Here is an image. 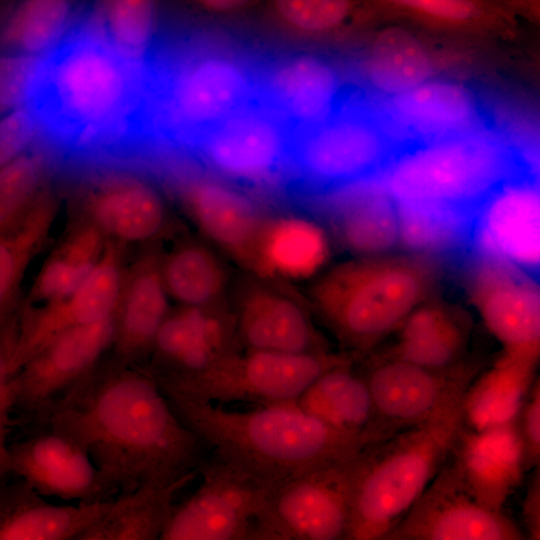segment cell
Returning a JSON list of instances; mask_svg holds the SVG:
<instances>
[{"label":"cell","instance_id":"1","mask_svg":"<svg viewBox=\"0 0 540 540\" xmlns=\"http://www.w3.org/2000/svg\"><path fill=\"white\" fill-rule=\"evenodd\" d=\"M41 424L76 441L116 495L198 475L208 458L204 442L138 366H97Z\"/></svg>","mask_w":540,"mask_h":540},{"label":"cell","instance_id":"2","mask_svg":"<svg viewBox=\"0 0 540 540\" xmlns=\"http://www.w3.org/2000/svg\"><path fill=\"white\" fill-rule=\"evenodd\" d=\"M26 105L39 136L74 157H117L148 138L144 63L120 53L88 8L39 56Z\"/></svg>","mask_w":540,"mask_h":540},{"label":"cell","instance_id":"3","mask_svg":"<svg viewBox=\"0 0 540 540\" xmlns=\"http://www.w3.org/2000/svg\"><path fill=\"white\" fill-rule=\"evenodd\" d=\"M165 396L214 455L274 488L315 468L348 461L364 447L296 403L240 411Z\"/></svg>","mask_w":540,"mask_h":540},{"label":"cell","instance_id":"4","mask_svg":"<svg viewBox=\"0 0 540 540\" xmlns=\"http://www.w3.org/2000/svg\"><path fill=\"white\" fill-rule=\"evenodd\" d=\"M443 257L407 252L361 256L318 280L312 301L353 360L393 334L442 277Z\"/></svg>","mask_w":540,"mask_h":540},{"label":"cell","instance_id":"5","mask_svg":"<svg viewBox=\"0 0 540 540\" xmlns=\"http://www.w3.org/2000/svg\"><path fill=\"white\" fill-rule=\"evenodd\" d=\"M150 138L186 148L201 132L257 98V74L226 48L183 41L144 62Z\"/></svg>","mask_w":540,"mask_h":540},{"label":"cell","instance_id":"6","mask_svg":"<svg viewBox=\"0 0 540 540\" xmlns=\"http://www.w3.org/2000/svg\"><path fill=\"white\" fill-rule=\"evenodd\" d=\"M461 407L368 444L353 458L346 540H383L402 520L449 458L464 426Z\"/></svg>","mask_w":540,"mask_h":540},{"label":"cell","instance_id":"7","mask_svg":"<svg viewBox=\"0 0 540 540\" xmlns=\"http://www.w3.org/2000/svg\"><path fill=\"white\" fill-rule=\"evenodd\" d=\"M530 172L502 139L469 130L400 145L378 178L396 202L477 213L497 187Z\"/></svg>","mask_w":540,"mask_h":540},{"label":"cell","instance_id":"8","mask_svg":"<svg viewBox=\"0 0 540 540\" xmlns=\"http://www.w3.org/2000/svg\"><path fill=\"white\" fill-rule=\"evenodd\" d=\"M345 364H353V359L345 353L292 354L236 349L202 371L154 379L165 395L221 405L263 406L296 403L320 375Z\"/></svg>","mask_w":540,"mask_h":540},{"label":"cell","instance_id":"9","mask_svg":"<svg viewBox=\"0 0 540 540\" xmlns=\"http://www.w3.org/2000/svg\"><path fill=\"white\" fill-rule=\"evenodd\" d=\"M399 146L371 112L342 103L325 120L293 131L288 171L308 190L329 193L378 177Z\"/></svg>","mask_w":540,"mask_h":540},{"label":"cell","instance_id":"10","mask_svg":"<svg viewBox=\"0 0 540 540\" xmlns=\"http://www.w3.org/2000/svg\"><path fill=\"white\" fill-rule=\"evenodd\" d=\"M196 489L174 503L160 540H252L257 516L274 487L212 454Z\"/></svg>","mask_w":540,"mask_h":540},{"label":"cell","instance_id":"11","mask_svg":"<svg viewBox=\"0 0 540 540\" xmlns=\"http://www.w3.org/2000/svg\"><path fill=\"white\" fill-rule=\"evenodd\" d=\"M353 458L321 466L276 486L252 540H346Z\"/></svg>","mask_w":540,"mask_h":540},{"label":"cell","instance_id":"12","mask_svg":"<svg viewBox=\"0 0 540 540\" xmlns=\"http://www.w3.org/2000/svg\"><path fill=\"white\" fill-rule=\"evenodd\" d=\"M361 375L372 398L379 441L459 406L477 368L465 362L453 369L433 370L377 358Z\"/></svg>","mask_w":540,"mask_h":540},{"label":"cell","instance_id":"13","mask_svg":"<svg viewBox=\"0 0 540 540\" xmlns=\"http://www.w3.org/2000/svg\"><path fill=\"white\" fill-rule=\"evenodd\" d=\"M292 135L291 126L256 98L201 132L186 148L224 175L260 182L288 170Z\"/></svg>","mask_w":540,"mask_h":540},{"label":"cell","instance_id":"14","mask_svg":"<svg viewBox=\"0 0 540 540\" xmlns=\"http://www.w3.org/2000/svg\"><path fill=\"white\" fill-rule=\"evenodd\" d=\"M114 316L60 334L29 360L10 381L12 411L38 423L77 384L87 377L110 350Z\"/></svg>","mask_w":540,"mask_h":540},{"label":"cell","instance_id":"15","mask_svg":"<svg viewBox=\"0 0 540 540\" xmlns=\"http://www.w3.org/2000/svg\"><path fill=\"white\" fill-rule=\"evenodd\" d=\"M525 536L504 512L485 507L470 493L449 457L383 540H522Z\"/></svg>","mask_w":540,"mask_h":540},{"label":"cell","instance_id":"16","mask_svg":"<svg viewBox=\"0 0 540 540\" xmlns=\"http://www.w3.org/2000/svg\"><path fill=\"white\" fill-rule=\"evenodd\" d=\"M467 291L504 351L539 354L540 293L535 276L505 259L473 251Z\"/></svg>","mask_w":540,"mask_h":540},{"label":"cell","instance_id":"17","mask_svg":"<svg viewBox=\"0 0 540 540\" xmlns=\"http://www.w3.org/2000/svg\"><path fill=\"white\" fill-rule=\"evenodd\" d=\"M121 244L109 241L82 282L65 298L41 306H20L11 370L65 331L115 315L124 281Z\"/></svg>","mask_w":540,"mask_h":540},{"label":"cell","instance_id":"18","mask_svg":"<svg viewBox=\"0 0 540 540\" xmlns=\"http://www.w3.org/2000/svg\"><path fill=\"white\" fill-rule=\"evenodd\" d=\"M9 465L11 474L48 499L88 503L116 496L88 453L72 438L49 428L10 444Z\"/></svg>","mask_w":540,"mask_h":540},{"label":"cell","instance_id":"19","mask_svg":"<svg viewBox=\"0 0 540 540\" xmlns=\"http://www.w3.org/2000/svg\"><path fill=\"white\" fill-rule=\"evenodd\" d=\"M539 186L533 173L497 187L477 210L471 248L505 259L536 277L539 266Z\"/></svg>","mask_w":540,"mask_h":540},{"label":"cell","instance_id":"20","mask_svg":"<svg viewBox=\"0 0 540 540\" xmlns=\"http://www.w3.org/2000/svg\"><path fill=\"white\" fill-rule=\"evenodd\" d=\"M236 321L223 304L180 306L169 312L145 367L155 378H174L202 371L236 350Z\"/></svg>","mask_w":540,"mask_h":540},{"label":"cell","instance_id":"21","mask_svg":"<svg viewBox=\"0 0 540 540\" xmlns=\"http://www.w3.org/2000/svg\"><path fill=\"white\" fill-rule=\"evenodd\" d=\"M257 98L293 129L313 126L342 102L341 77L326 58L310 52L279 57L257 74Z\"/></svg>","mask_w":540,"mask_h":540},{"label":"cell","instance_id":"22","mask_svg":"<svg viewBox=\"0 0 540 540\" xmlns=\"http://www.w3.org/2000/svg\"><path fill=\"white\" fill-rule=\"evenodd\" d=\"M449 457L470 493L497 512H503L526 472L516 420L481 431L463 426Z\"/></svg>","mask_w":540,"mask_h":540},{"label":"cell","instance_id":"23","mask_svg":"<svg viewBox=\"0 0 540 540\" xmlns=\"http://www.w3.org/2000/svg\"><path fill=\"white\" fill-rule=\"evenodd\" d=\"M87 221L105 238L119 244L144 243L166 227L165 201L149 181L128 173H113L90 183L83 194Z\"/></svg>","mask_w":540,"mask_h":540},{"label":"cell","instance_id":"24","mask_svg":"<svg viewBox=\"0 0 540 540\" xmlns=\"http://www.w3.org/2000/svg\"><path fill=\"white\" fill-rule=\"evenodd\" d=\"M233 312L237 350L292 354L329 351L302 304L274 288L251 287Z\"/></svg>","mask_w":540,"mask_h":540},{"label":"cell","instance_id":"25","mask_svg":"<svg viewBox=\"0 0 540 540\" xmlns=\"http://www.w3.org/2000/svg\"><path fill=\"white\" fill-rule=\"evenodd\" d=\"M169 298L162 279L161 258L147 253L123 281L114 315L110 364L146 366L157 333L170 312Z\"/></svg>","mask_w":540,"mask_h":540},{"label":"cell","instance_id":"26","mask_svg":"<svg viewBox=\"0 0 540 540\" xmlns=\"http://www.w3.org/2000/svg\"><path fill=\"white\" fill-rule=\"evenodd\" d=\"M5 480L0 481V540H78L113 499L53 503L19 477Z\"/></svg>","mask_w":540,"mask_h":540},{"label":"cell","instance_id":"27","mask_svg":"<svg viewBox=\"0 0 540 540\" xmlns=\"http://www.w3.org/2000/svg\"><path fill=\"white\" fill-rule=\"evenodd\" d=\"M327 194L324 213L347 249L378 256L399 246L397 204L378 177Z\"/></svg>","mask_w":540,"mask_h":540},{"label":"cell","instance_id":"28","mask_svg":"<svg viewBox=\"0 0 540 540\" xmlns=\"http://www.w3.org/2000/svg\"><path fill=\"white\" fill-rule=\"evenodd\" d=\"M470 318L447 303L427 299L394 331L395 341L380 359H396L433 370L465 363L471 335Z\"/></svg>","mask_w":540,"mask_h":540},{"label":"cell","instance_id":"29","mask_svg":"<svg viewBox=\"0 0 540 540\" xmlns=\"http://www.w3.org/2000/svg\"><path fill=\"white\" fill-rule=\"evenodd\" d=\"M183 200L192 219L209 239L251 265L265 218L248 196L221 181L199 178L185 185Z\"/></svg>","mask_w":540,"mask_h":540},{"label":"cell","instance_id":"30","mask_svg":"<svg viewBox=\"0 0 540 540\" xmlns=\"http://www.w3.org/2000/svg\"><path fill=\"white\" fill-rule=\"evenodd\" d=\"M539 354L506 352L470 383L462 400L464 427L481 431L514 422L536 380Z\"/></svg>","mask_w":540,"mask_h":540},{"label":"cell","instance_id":"31","mask_svg":"<svg viewBox=\"0 0 540 540\" xmlns=\"http://www.w3.org/2000/svg\"><path fill=\"white\" fill-rule=\"evenodd\" d=\"M388 108L395 122L418 140L472 130L478 116L472 93L449 81L427 80L391 96Z\"/></svg>","mask_w":540,"mask_h":540},{"label":"cell","instance_id":"32","mask_svg":"<svg viewBox=\"0 0 540 540\" xmlns=\"http://www.w3.org/2000/svg\"><path fill=\"white\" fill-rule=\"evenodd\" d=\"M352 365L324 372L303 391L296 404L331 428L358 439L365 447L376 441L375 412L369 388Z\"/></svg>","mask_w":540,"mask_h":540},{"label":"cell","instance_id":"33","mask_svg":"<svg viewBox=\"0 0 540 540\" xmlns=\"http://www.w3.org/2000/svg\"><path fill=\"white\" fill-rule=\"evenodd\" d=\"M328 254L326 234L316 223L288 215L265 219L251 265L279 278L302 279L319 270Z\"/></svg>","mask_w":540,"mask_h":540},{"label":"cell","instance_id":"34","mask_svg":"<svg viewBox=\"0 0 540 540\" xmlns=\"http://www.w3.org/2000/svg\"><path fill=\"white\" fill-rule=\"evenodd\" d=\"M196 476L148 483L117 494L106 513L78 540H160L176 495Z\"/></svg>","mask_w":540,"mask_h":540},{"label":"cell","instance_id":"35","mask_svg":"<svg viewBox=\"0 0 540 540\" xmlns=\"http://www.w3.org/2000/svg\"><path fill=\"white\" fill-rule=\"evenodd\" d=\"M86 0H7L0 8V51L41 56L76 25Z\"/></svg>","mask_w":540,"mask_h":540},{"label":"cell","instance_id":"36","mask_svg":"<svg viewBox=\"0 0 540 540\" xmlns=\"http://www.w3.org/2000/svg\"><path fill=\"white\" fill-rule=\"evenodd\" d=\"M55 214L54 199L43 191L23 215L0 229V327L20 308L21 282L43 246Z\"/></svg>","mask_w":540,"mask_h":540},{"label":"cell","instance_id":"37","mask_svg":"<svg viewBox=\"0 0 540 540\" xmlns=\"http://www.w3.org/2000/svg\"><path fill=\"white\" fill-rule=\"evenodd\" d=\"M105 239L88 222L71 232L45 261L25 305H46L68 296L101 257L107 243Z\"/></svg>","mask_w":540,"mask_h":540},{"label":"cell","instance_id":"38","mask_svg":"<svg viewBox=\"0 0 540 540\" xmlns=\"http://www.w3.org/2000/svg\"><path fill=\"white\" fill-rule=\"evenodd\" d=\"M162 279L180 306L222 305L228 276L219 257L207 246L187 242L161 259Z\"/></svg>","mask_w":540,"mask_h":540},{"label":"cell","instance_id":"39","mask_svg":"<svg viewBox=\"0 0 540 540\" xmlns=\"http://www.w3.org/2000/svg\"><path fill=\"white\" fill-rule=\"evenodd\" d=\"M399 245L410 253L443 257L471 247L476 213L396 202Z\"/></svg>","mask_w":540,"mask_h":540},{"label":"cell","instance_id":"40","mask_svg":"<svg viewBox=\"0 0 540 540\" xmlns=\"http://www.w3.org/2000/svg\"><path fill=\"white\" fill-rule=\"evenodd\" d=\"M431 71L426 50L409 31L393 27L376 36L366 68L375 90L389 96L404 93L427 81Z\"/></svg>","mask_w":540,"mask_h":540},{"label":"cell","instance_id":"41","mask_svg":"<svg viewBox=\"0 0 540 540\" xmlns=\"http://www.w3.org/2000/svg\"><path fill=\"white\" fill-rule=\"evenodd\" d=\"M91 12L104 36L120 53L144 63L154 47L158 0H97Z\"/></svg>","mask_w":540,"mask_h":540},{"label":"cell","instance_id":"42","mask_svg":"<svg viewBox=\"0 0 540 540\" xmlns=\"http://www.w3.org/2000/svg\"><path fill=\"white\" fill-rule=\"evenodd\" d=\"M272 21L300 36H318L346 25L357 12V0H266Z\"/></svg>","mask_w":540,"mask_h":540},{"label":"cell","instance_id":"43","mask_svg":"<svg viewBox=\"0 0 540 540\" xmlns=\"http://www.w3.org/2000/svg\"><path fill=\"white\" fill-rule=\"evenodd\" d=\"M43 154L28 150L0 168V229L23 215L43 192Z\"/></svg>","mask_w":540,"mask_h":540},{"label":"cell","instance_id":"44","mask_svg":"<svg viewBox=\"0 0 540 540\" xmlns=\"http://www.w3.org/2000/svg\"><path fill=\"white\" fill-rule=\"evenodd\" d=\"M39 56L0 51V116L26 104Z\"/></svg>","mask_w":540,"mask_h":540},{"label":"cell","instance_id":"45","mask_svg":"<svg viewBox=\"0 0 540 540\" xmlns=\"http://www.w3.org/2000/svg\"><path fill=\"white\" fill-rule=\"evenodd\" d=\"M19 312V311H18ZM18 312L0 327V481L10 473L8 426L12 412L10 381L11 360L17 336Z\"/></svg>","mask_w":540,"mask_h":540},{"label":"cell","instance_id":"46","mask_svg":"<svg viewBox=\"0 0 540 540\" xmlns=\"http://www.w3.org/2000/svg\"><path fill=\"white\" fill-rule=\"evenodd\" d=\"M38 136L36 119L26 104L0 116V168L30 150Z\"/></svg>","mask_w":540,"mask_h":540},{"label":"cell","instance_id":"47","mask_svg":"<svg viewBox=\"0 0 540 540\" xmlns=\"http://www.w3.org/2000/svg\"><path fill=\"white\" fill-rule=\"evenodd\" d=\"M412 14L450 25L484 22L494 15L482 0H417Z\"/></svg>","mask_w":540,"mask_h":540},{"label":"cell","instance_id":"48","mask_svg":"<svg viewBox=\"0 0 540 540\" xmlns=\"http://www.w3.org/2000/svg\"><path fill=\"white\" fill-rule=\"evenodd\" d=\"M523 442L524 467L539 466L540 459V382L537 377L516 419Z\"/></svg>","mask_w":540,"mask_h":540},{"label":"cell","instance_id":"49","mask_svg":"<svg viewBox=\"0 0 540 540\" xmlns=\"http://www.w3.org/2000/svg\"><path fill=\"white\" fill-rule=\"evenodd\" d=\"M523 522L530 539H540V478L534 472L522 506Z\"/></svg>","mask_w":540,"mask_h":540},{"label":"cell","instance_id":"50","mask_svg":"<svg viewBox=\"0 0 540 540\" xmlns=\"http://www.w3.org/2000/svg\"><path fill=\"white\" fill-rule=\"evenodd\" d=\"M196 10L211 16L231 17L251 10L260 0H186Z\"/></svg>","mask_w":540,"mask_h":540},{"label":"cell","instance_id":"51","mask_svg":"<svg viewBox=\"0 0 540 540\" xmlns=\"http://www.w3.org/2000/svg\"><path fill=\"white\" fill-rule=\"evenodd\" d=\"M7 0H0V8L6 3Z\"/></svg>","mask_w":540,"mask_h":540}]
</instances>
